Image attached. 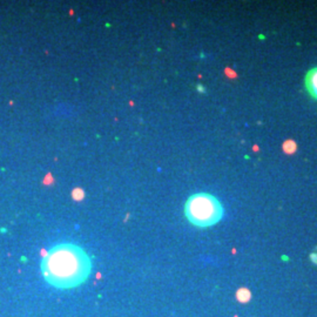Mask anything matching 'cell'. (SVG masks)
Wrapping results in <instances>:
<instances>
[{
  "label": "cell",
  "instance_id": "3957f363",
  "mask_svg": "<svg viewBox=\"0 0 317 317\" xmlns=\"http://www.w3.org/2000/svg\"><path fill=\"white\" fill-rule=\"evenodd\" d=\"M305 87L307 91L314 99L317 100V67L310 69L305 76Z\"/></svg>",
  "mask_w": 317,
  "mask_h": 317
},
{
  "label": "cell",
  "instance_id": "7a4b0ae2",
  "mask_svg": "<svg viewBox=\"0 0 317 317\" xmlns=\"http://www.w3.org/2000/svg\"><path fill=\"white\" fill-rule=\"evenodd\" d=\"M184 214L191 224L207 228L220 222L224 210L221 202L214 195L209 193H197L187 200Z\"/></svg>",
  "mask_w": 317,
  "mask_h": 317
},
{
  "label": "cell",
  "instance_id": "6da1fadb",
  "mask_svg": "<svg viewBox=\"0 0 317 317\" xmlns=\"http://www.w3.org/2000/svg\"><path fill=\"white\" fill-rule=\"evenodd\" d=\"M41 274L56 289H72L89 279L92 261L87 253L73 243H61L47 251L41 260Z\"/></svg>",
  "mask_w": 317,
  "mask_h": 317
},
{
  "label": "cell",
  "instance_id": "277c9868",
  "mask_svg": "<svg viewBox=\"0 0 317 317\" xmlns=\"http://www.w3.org/2000/svg\"><path fill=\"white\" fill-rule=\"evenodd\" d=\"M250 297V293L247 290V289H241V290H239V293H237V298L242 301V302H246V301H248Z\"/></svg>",
  "mask_w": 317,
  "mask_h": 317
}]
</instances>
